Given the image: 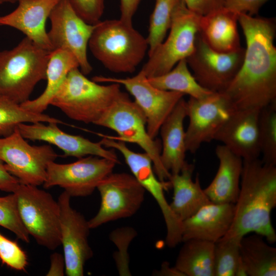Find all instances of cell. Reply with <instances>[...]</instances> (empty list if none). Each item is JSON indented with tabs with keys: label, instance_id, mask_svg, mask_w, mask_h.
Here are the masks:
<instances>
[{
	"label": "cell",
	"instance_id": "cell-32",
	"mask_svg": "<svg viewBox=\"0 0 276 276\" xmlns=\"http://www.w3.org/2000/svg\"><path fill=\"white\" fill-rule=\"evenodd\" d=\"M181 0H156L149 19L148 56L165 39L169 31L173 14Z\"/></svg>",
	"mask_w": 276,
	"mask_h": 276
},
{
	"label": "cell",
	"instance_id": "cell-22",
	"mask_svg": "<svg viewBox=\"0 0 276 276\" xmlns=\"http://www.w3.org/2000/svg\"><path fill=\"white\" fill-rule=\"evenodd\" d=\"M187 117L186 101L182 98L162 125L160 160L171 174L179 173L187 162L184 120Z\"/></svg>",
	"mask_w": 276,
	"mask_h": 276
},
{
	"label": "cell",
	"instance_id": "cell-14",
	"mask_svg": "<svg viewBox=\"0 0 276 276\" xmlns=\"http://www.w3.org/2000/svg\"><path fill=\"white\" fill-rule=\"evenodd\" d=\"M98 83H115L123 85L133 97L134 102L144 113L150 136L155 139L160 128L181 99L183 94L159 89L152 85L140 71L136 75L125 78L103 76L92 79Z\"/></svg>",
	"mask_w": 276,
	"mask_h": 276
},
{
	"label": "cell",
	"instance_id": "cell-1",
	"mask_svg": "<svg viewBox=\"0 0 276 276\" xmlns=\"http://www.w3.org/2000/svg\"><path fill=\"white\" fill-rule=\"evenodd\" d=\"M246 40L242 65L223 92L235 111L261 110L276 101L275 20L238 14Z\"/></svg>",
	"mask_w": 276,
	"mask_h": 276
},
{
	"label": "cell",
	"instance_id": "cell-31",
	"mask_svg": "<svg viewBox=\"0 0 276 276\" xmlns=\"http://www.w3.org/2000/svg\"><path fill=\"white\" fill-rule=\"evenodd\" d=\"M258 130L261 160L276 166V101L260 110Z\"/></svg>",
	"mask_w": 276,
	"mask_h": 276
},
{
	"label": "cell",
	"instance_id": "cell-44",
	"mask_svg": "<svg viewBox=\"0 0 276 276\" xmlns=\"http://www.w3.org/2000/svg\"><path fill=\"white\" fill-rule=\"evenodd\" d=\"M18 0H0V4H3L5 3H15L17 2Z\"/></svg>",
	"mask_w": 276,
	"mask_h": 276
},
{
	"label": "cell",
	"instance_id": "cell-29",
	"mask_svg": "<svg viewBox=\"0 0 276 276\" xmlns=\"http://www.w3.org/2000/svg\"><path fill=\"white\" fill-rule=\"evenodd\" d=\"M148 79L152 85L159 89L178 92L195 99H202L214 93L198 83L190 71L186 59L179 61L168 72Z\"/></svg>",
	"mask_w": 276,
	"mask_h": 276
},
{
	"label": "cell",
	"instance_id": "cell-20",
	"mask_svg": "<svg viewBox=\"0 0 276 276\" xmlns=\"http://www.w3.org/2000/svg\"><path fill=\"white\" fill-rule=\"evenodd\" d=\"M61 0H18L17 7L10 13L0 16V26L14 28L24 33L34 44L51 52L45 23Z\"/></svg>",
	"mask_w": 276,
	"mask_h": 276
},
{
	"label": "cell",
	"instance_id": "cell-9",
	"mask_svg": "<svg viewBox=\"0 0 276 276\" xmlns=\"http://www.w3.org/2000/svg\"><path fill=\"white\" fill-rule=\"evenodd\" d=\"M17 127L10 134L0 137V160L20 184L43 185L48 165L58 156L50 144L31 145Z\"/></svg>",
	"mask_w": 276,
	"mask_h": 276
},
{
	"label": "cell",
	"instance_id": "cell-30",
	"mask_svg": "<svg viewBox=\"0 0 276 276\" xmlns=\"http://www.w3.org/2000/svg\"><path fill=\"white\" fill-rule=\"evenodd\" d=\"M36 122L64 123L43 113H36L23 108L20 104L0 96V136H7L21 123Z\"/></svg>",
	"mask_w": 276,
	"mask_h": 276
},
{
	"label": "cell",
	"instance_id": "cell-40",
	"mask_svg": "<svg viewBox=\"0 0 276 276\" xmlns=\"http://www.w3.org/2000/svg\"><path fill=\"white\" fill-rule=\"evenodd\" d=\"M19 184L18 179L6 170L4 164L0 160V190L13 193Z\"/></svg>",
	"mask_w": 276,
	"mask_h": 276
},
{
	"label": "cell",
	"instance_id": "cell-28",
	"mask_svg": "<svg viewBox=\"0 0 276 276\" xmlns=\"http://www.w3.org/2000/svg\"><path fill=\"white\" fill-rule=\"evenodd\" d=\"M183 242L174 267L185 276H214L215 243L199 239Z\"/></svg>",
	"mask_w": 276,
	"mask_h": 276
},
{
	"label": "cell",
	"instance_id": "cell-45",
	"mask_svg": "<svg viewBox=\"0 0 276 276\" xmlns=\"http://www.w3.org/2000/svg\"></svg>",
	"mask_w": 276,
	"mask_h": 276
},
{
	"label": "cell",
	"instance_id": "cell-23",
	"mask_svg": "<svg viewBox=\"0 0 276 276\" xmlns=\"http://www.w3.org/2000/svg\"><path fill=\"white\" fill-rule=\"evenodd\" d=\"M215 153L219 163L218 169L204 192L213 203L235 204L240 192L243 159L223 145L216 146Z\"/></svg>",
	"mask_w": 276,
	"mask_h": 276
},
{
	"label": "cell",
	"instance_id": "cell-3",
	"mask_svg": "<svg viewBox=\"0 0 276 276\" xmlns=\"http://www.w3.org/2000/svg\"><path fill=\"white\" fill-rule=\"evenodd\" d=\"M93 56L108 70L132 73L148 51V42L132 24L120 19L96 24L88 43Z\"/></svg>",
	"mask_w": 276,
	"mask_h": 276
},
{
	"label": "cell",
	"instance_id": "cell-13",
	"mask_svg": "<svg viewBox=\"0 0 276 276\" xmlns=\"http://www.w3.org/2000/svg\"><path fill=\"white\" fill-rule=\"evenodd\" d=\"M244 54L242 48L228 53L217 51L198 32L194 51L186 61L201 86L214 93H223L240 68Z\"/></svg>",
	"mask_w": 276,
	"mask_h": 276
},
{
	"label": "cell",
	"instance_id": "cell-15",
	"mask_svg": "<svg viewBox=\"0 0 276 276\" xmlns=\"http://www.w3.org/2000/svg\"><path fill=\"white\" fill-rule=\"evenodd\" d=\"M51 28L48 36L53 50L67 51L76 58L79 69L85 75L93 67L88 61L87 49L96 24L85 21L74 11L68 0H61L49 17Z\"/></svg>",
	"mask_w": 276,
	"mask_h": 276
},
{
	"label": "cell",
	"instance_id": "cell-25",
	"mask_svg": "<svg viewBox=\"0 0 276 276\" xmlns=\"http://www.w3.org/2000/svg\"><path fill=\"white\" fill-rule=\"evenodd\" d=\"M195 166L188 162L178 174H171L169 181L173 189L170 208L181 222L196 213L203 206L211 203L202 189L198 174L195 181L192 175Z\"/></svg>",
	"mask_w": 276,
	"mask_h": 276
},
{
	"label": "cell",
	"instance_id": "cell-4",
	"mask_svg": "<svg viewBox=\"0 0 276 276\" xmlns=\"http://www.w3.org/2000/svg\"><path fill=\"white\" fill-rule=\"evenodd\" d=\"M121 92L120 84H99L88 79L77 67L68 73L50 105L72 120L95 124Z\"/></svg>",
	"mask_w": 276,
	"mask_h": 276
},
{
	"label": "cell",
	"instance_id": "cell-27",
	"mask_svg": "<svg viewBox=\"0 0 276 276\" xmlns=\"http://www.w3.org/2000/svg\"><path fill=\"white\" fill-rule=\"evenodd\" d=\"M240 254L247 275H276V248L268 245L262 236H243L240 242Z\"/></svg>",
	"mask_w": 276,
	"mask_h": 276
},
{
	"label": "cell",
	"instance_id": "cell-35",
	"mask_svg": "<svg viewBox=\"0 0 276 276\" xmlns=\"http://www.w3.org/2000/svg\"><path fill=\"white\" fill-rule=\"evenodd\" d=\"M0 226L11 231L24 242H30V235L19 215L14 193L0 197Z\"/></svg>",
	"mask_w": 276,
	"mask_h": 276
},
{
	"label": "cell",
	"instance_id": "cell-33",
	"mask_svg": "<svg viewBox=\"0 0 276 276\" xmlns=\"http://www.w3.org/2000/svg\"><path fill=\"white\" fill-rule=\"evenodd\" d=\"M240 240L223 237L215 243L214 276H236L241 263Z\"/></svg>",
	"mask_w": 276,
	"mask_h": 276
},
{
	"label": "cell",
	"instance_id": "cell-41",
	"mask_svg": "<svg viewBox=\"0 0 276 276\" xmlns=\"http://www.w3.org/2000/svg\"><path fill=\"white\" fill-rule=\"evenodd\" d=\"M141 0H120V19L131 25L133 17Z\"/></svg>",
	"mask_w": 276,
	"mask_h": 276
},
{
	"label": "cell",
	"instance_id": "cell-11",
	"mask_svg": "<svg viewBox=\"0 0 276 276\" xmlns=\"http://www.w3.org/2000/svg\"><path fill=\"white\" fill-rule=\"evenodd\" d=\"M97 189L101 203L96 215L88 221L90 229L134 215L144 202L146 192L132 174L124 172H112Z\"/></svg>",
	"mask_w": 276,
	"mask_h": 276
},
{
	"label": "cell",
	"instance_id": "cell-17",
	"mask_svg": "<svg viewBox=\"0 0 276 276\" xmlns=\"http://www.w3.org/2000/svg\"><path fill=\"white\" fill-rule=\"evenodd\" d=\"M71 198L63 191L57 200L60 209L61 245L65 273L67 276H83L85 264L93 256L88 242L90 228L88 220L71 206Z\"/></svg>",
	"mask_w": 276,
	"mask_h": 276
},
{
	"label": "cell",
	"instance_id": "cell-8",
	"mask_svg": "<svg viewBox=\"0 0 276 276\" xmlns=\"http://www.w3.org/2000/svg\"><path fill=\"white\" fill-rule=\"evenodd\" d=\"M200 15L189 10L182 0L172 15L167 38L149 55L141 71L147 78L164 74L193 52Z\"/></svg>",
	"mask_w": 276,
	"mask_h": 276
},
{
	"label": "cell",
	"instance_id": "cell-26",
	"mask_svg": "<svg viewBox=\"0 0 276 276\" xmlns=\"http://www.w3.org/2000/svg\"><path fill=\"white\" fill-rule=\"evenodd\" d=\"M79 68L76 58L71 53L56 49L50 53L46 71L47 85L42 93L33 100H29L21 106L32 112L43 113L64 81L68 73Z\"/></svg>",
	"mask_w": 276,
	"mask_h": 276
},
{
	"label": "cell",
	"instance_id": "cell-12",
	"mask_svg": "<svg viewBox=\"0 0 276 276\" xmlns=\"http://www.w3.org/2000/svg\"><path fill=\"white\" fill-rule=\"evenodd\" d=\"M116 162L97 156L88 155L74 162L48 165L45 189L59 186L71 197L90 195L99 183L113 172Z\"/></svg>",
	"mask_w": 276,
	"mask_h": 276
},
{
	"label": "cell",
	"instance_id": "cell-38",
	"mask_svg": "<svg viewBox=\"0 0 276 276\" xmlns=\"http://www.w3.org/2000/svg\"><path fill=\"white\" fill-rule=\"evenodd\" d=\"M269 0H225L224 7L237 14L251 16L257 15L260 8Z\"/></svg>",
	"mask_w": 276,
	"mask_h": 276
},
{
	"label": "cell",
	"instance_id": "cell-34",
	"mask_svg": "<svg viewBox=\"0 0 276 276\" xmlns=\"http://www.w3.org/2000/svg\"><path fill=\"white\" fill-rule=\"evenodd\" d=\"M137 235L136 231L130 226L117 228L109 234V239L117 248V250L113 255V258L120 276L131 275L128 250L130 244Z\"/></svg>",
	"mask_w": 276,
	"mask_h": 276
},
{
	"label": "cell",
	"instance_id": "cell-36",
	"mask_svg": "<svg viewBox=\"0 0 276 276\" xmlns=\"http://www.w3.org/2000/svg\"><path fill=\"white\" fill-rule=\"evenodd\" d=\"M0 260L3 264L16 270H25L28 258L25 251L16 242L0 233Z\"/></svg>",
	"mask_w": 276,
	"mask_h": 276
},
{
	"label": "cell",
	"instance_id": "cell-18",
	"mask_svg": "<svg viewBox=\"0 0 276 276\" xmlns=\"http://www.w3.org/2000/svg\"><path fill=\"white\" fill-rule=\"evenodd\" d=\"M58 124L54 122L46 125L43 122L21 123L17 128L26 140L43 141L53 145L63 152L64 156L78 159L94 155L120 163L114 149H107L100 141L95 142L80 135L65 132L58 127Z\"/></svg>",
	"mask_w": 276,
	"mask_h": 276
},
{
	"label": "cell",
	"instance_id": "cell-39",
	"mask_svg": "<svg viewBox=\"0 0 276 276\" xmlns=\"http://www.w3.org/2000/svg\"><path fill=\"white\" fill-rule=\"evenodd\" d=\"M225 0H182L186 7L196 14L203 16L224 7Z\"/></svg>",
	"mask_w": 276,
	"mask_h": 276
},
{
	"label": "cell",
	"instance_id": "cell-16",
	"mask_svg": "<svg viewBox=\"0 0 276 276\" xmlns=\"http://www.w3.org/2000/svg\"><path fill=\"white\" fill-rule=\"evenodd\" d=\"M235 110L223 93H213L202 99L186 101L189 124L186 130L187 151L196 153L201 146L214 140L218 131Z\"/></svg>",
	"mask_w": 276,
	"mask_h": 276
},
{
	"label": "cell",
	"instance_id": "cell-6",
	"mask_svg": "<svg viewBox=\"0 0 276 276\" xmlns=\"http://www.w3.org/2000/svg\"><path fill=\"white\" fill-rule=\"evenodd\" d=\"M95 125L116 132L117 136L106 135L111 139L137 145L151 157L157 178L162 181L169 180L171 174L160 160L162 144L148 134L144 113L127 94L121 92Z\"/></svg>",
	"mask_w": 276,
	"mask_h": 276
},
{
	"label": "cell",
	"instance_id": "cell-42",
	"mask_svg": "<svg viewBox=\"0 0 276 276\" xmlns=\"http://www.w3.org/2000/svg\"><path fill=\"white\" fill-rule=\"evenodd\" d=\"M65 271V263L63 255L54 252L50 256V266L46 275L63 276Z\"/></svg>",
	"mask_w": 276,
	"mask_h": 276
},
{
	"label": "cell",
	"instance_id": "cell-43",
	"mask_svg": "<svg viewBox=\"0 0 276 276\" xmlns=\"http://www.w3.org/2000/svg\"><path fill=\"white\" fill-rule=\"evenodd\" d=\"M157 275L164 276H185L183 273L178 270L174 266L170 267L167 262H163L161 269L155 273Z\"/></svg>",
	"mask_w": 276,
	"mask_h": 276
},
{
	"label": "cell",
	"instance_id": "cell-7",
	"mask_svg": "<svg viewBox=\"0 0 276 276\" xmlns=\"http://www.w3.org/2000/svg\"><path fill=\"white\" fill-rule=\"evenodd\" d=\"M14 193L21 220L30 236L54 250L61 245L60 209L48 192L38 186L19 184Z\"/></svg>",
	"mask_w": 276,
	"mask_h": 276
},
{
	"label": "cell",
	"instance_id": "cell-21",
	"mask_svg": "<svg viewBox=\"0 0 276 276\" xmlns=\"http://www.w3.org/2000/svg\"><path fill=\"white\" fill-rule=\"evenodd\" d=\"M235 213L234 203L212 202L182 221V241L199 239L215 243L228 231Z\"/></svg>",
	"mask_w": 276,
	"mask_h": 276
},
{
	"label": "cell",
	"instance_id": "cell-37",
	"mask_svg": "<svg viewBox=\"0 0 276 276\" xmlns=\"http://www.w3.org/2000/svg\"><path fill=\"white\" fill-rule=\"evenodd\" d=\"M77 14L85 21L96 24L100 21L104 9V0H68Z\"/></svg>",
	"mask_w": 276,
	"mask_h": 276
},
{
	"label": "cell",
	"instance_id": "cell-10",
	"mask_svg": "<svg viewBox=\"0 0 276 276\" xmlns=\"http://www.w3.org/2000/svg\"><path fill=\"white\" fill-rule=\"evenodd\" d=\"M103 144L106 148L118 151L136 180L155 199L163 215L167 228L166 243L173 248L182 241V222L172 211L165 197L164 191L170 182L160 181L156 175L153 163L149 155L145 152L139 153L129 148L124 142L106 138Z\"/></svg>",
	"mask_w": 276,
	"mask_h": 276
},
{
	"label": "cell",
	"instance_id": "cell-24",
	"mask_svg": "<svg viewBox=\"0 0 276 276\" xmlns=\"http://www.w3.org/2000/svg\"><path fill=\"white\" fill-rule=\"evenodd\" d=\"M238 14L224 7L200 16L199 32L214 50L223 53L240 49Z\"/></svg>",
	"mask_w": 276,
	"mask_h": 276
},
{
	"label": "cell",
	"instance_id": "cell-19",
	"mask_svg": "<svg viewBox=\"0 0 276 276\" xmlns=\"http://www.w3.org/2000/svg\"><path fill=\"white\" fill-rule=\"evenodd\" d=\"M260 111L257 109L235 111L216 133L214 140L221 142L243 160L259 158Z\"/></svg>",
	"mask_w": 276,
	"mask_h": 276
},
{
	"label": "cell",
	"instance_id": "cell-5",
	"mask_svg": "<svg viewBox=\"0 0 276 276\" xmlns=\"http://www.w3.org/2000/svg\"><path fill=\"white\" fill-rule=\"evenodd\" d=\"M50 52L26 37L0 52V96L20 104L29 100L37 84L46 80Z\"/></svg>",
	"mask_w": 276,
	"mask_h": 276
},
{
	"label": "cell",
	"instance_id": "cell-2",
	"mask_svg": "<svg viewBox=\"0 0 276 276\" xmlns=\"http://www.w3.org/2000/svg\"><path fill=\"white\" fill-rule=\"evenodd\" d=\"M240 192L232 225L223 236L241 239L254 233L268 243L276 241L271 213L276 206V166L259 158L243 160Z\"/></svg>",
	"mask_w": 276,
	"mask_h": 276
}]
</instances>
